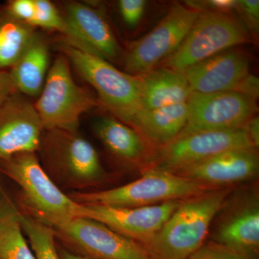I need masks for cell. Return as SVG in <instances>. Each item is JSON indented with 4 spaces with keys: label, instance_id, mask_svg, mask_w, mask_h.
Masks as SVG:
<instances>
[{
    "label": "cell",
    "instance_id": "cell-32",
    "mask_svg": "<svg viewBox=\"0 0 259 259\" xmlns=\"http://www.w3.org/2000/svg\"><path fill=\"white\" fill-rule=\"evenodd\" d=\"M235 91L257 99L259 92L258 78L250 74L247 75Z\"/></svg>",
    "mask_w": 259,
    "mask_h": 259
},
{
    "label": "cell",
    "instance_id": "cell-2",
    "mask_svg": "<svg viewBox=\"0 0 259 259\" xmlns=\"http://www.w3.org/2000/svg\"><path fill=\"white\" fill-rule=\"evenodd\" d=\"M37 152L44 169L59 187L82 190L106 180L96 149L77 131H44Z\"/></svg>",
    "mask_w": 259,
    "mask_h": 259
},
{
    "label": "cell",
    "instance_id": "cell-15",
    "mask_svg": "<svg viewBox=\"0 0 259 259\" xmlns=\"http://www.w3.org/2000/svg\"><path fill=\"white\" fill-rule=\"evenodd\" d=\"M258 167L256 148H241L224 151L175 174L215 189L254 177Z\"/></svg>",
    "mask_w": 259,
    "mask_h": 259
},
{
    "label": "cell",
    "instance_id": "cell-5",
    "mask_svg": "<svg viewBox=\"0 0 259 259\" xmlns=\"http://www.w3.org/2000/svg\"><path fill=\"white\" fill-rule=\"evenodd\" d=\"M36 153H19L0 161V172L23 191V211L34 218L76 217L79 203L51 180Z\"/></svg>",
    "mask_w": 259,
    "mask_h": 259
},
{
    "label": "cell",
    "instance_id": "cell-9",
    "mask_svg": "<svg viewBox=\"0 0 259 259\" xmlns=\"http://www.w3.org/2000/svg\"><path fill=\"white\" fill-rule=\"evenodd\" d=\"M200 13L187 5L171 7L157 26L129 48L124 59L127 73L139 76L156 68L180 47Z\"/></svg>",
    "mask_w": 259,
    "mask_h": 259
},
{
    "label": "cell",
    "instance_id": "cell-14",
    "mask_svg": "<svg viewBox=\"0 0 259 259\" xmlns=\"http://www.w3.org/2000/svg\"><path fill=\"white\" fill-rule=\"evenodd\" d=\"M250 61L234 48L219 53L182 71L194 93L235 91L249 74Z\"/></svg>",
    "mask_w": 259,
    "mask_h": 259
},
{
    "label": "cell",
    "instance_id": "cell-30",
    "mask_svg": "<svg viewBox=\"0 0 259 259\" xmlns=\"http://www.w3.org/2000/svg\"><path fill=\"white\" fill-rule=\"evenodd\" d=\"M243 15L248 28L254 35L258 32V0H239L238 9Z\"/></svg>",
    "mask_w": 259,
    "mask_h": 259
},
{
    "label": "cell",
    "instance_id": "cell-12",
    "mask_svg": "<svg viewBox=\"0 0 259 259\" xmlns=\"http://www.w3.org/2000/svg\"><path fill=\"white\" fill-rule=\"evenodd\" d=\"M181 202L168 201L139 207L79 203L76 217L95 220L142 245L161 229Z\"/></svg>",
    "mask_w": 259,
    "mask_h": 259
},
{
    "label": "cell",
    "instance_id": "cell-23",
    "mask_svg": "<svg viewBox=\"0 0 259 259\" xmlns=\"http://www.w3.org/2000/svg\"><path fill=\"white\" fill-rule=\"evenodd\" d=\"M34 27L8 15L0 20V69L13 67L31 44Z\"/></svg>",
    "mask_w": 259,
    "mask_h": 259
},
{
    "label": "cell",
    "instance_id": "cell-4",
    "mask_svg": "<svg viewBox=\"0 0 259 259\" xmlns=\"http://www.w3.org/2000/svg\"><path fill=\"white\" fill-rule=\"evenodd\" d=\"M60 49L81 77L96 90L100 103L117 120L131 125L141 109L139 76L122 72L105 59L67 42L61 44Z\"/></svg>",
    "mask_w": 259,
    "mask_h": 259
},
{
    "label": "cell",
    "instance_id": "cell-13",
    "mask_svg": "<svg viewBox=\"0 0 259 259\" xmlns=\"http://www.w3.org/2000/svg\"><path fill=\"white\" fill-rule=\"evenodd\" d=\"M44 131L34 105L13 94L0 107V161L19 153H37Z\"/></svg>",
    "mask_w": 259,
    "mask_h": 259
},
{
    "label": "cell",
    "instance_id": "cell-18",
    "mask_svg": "<svg viewBox=\"0 0 259 259\" xmlns=\"http://www.w3.org/2000/svg\"><path fill=\"white\" fill-rule=\"evenodd\" d=\"M141 80V109L149 110L187 102L192 93L190 83L180 71L156 67L139 75Z\"/></svg>",
    "mask_w": 259,
    "mask_h": 259
},
{
    "label": "cell",
    "instance_id": "cell-7",
    "mask_svg": "<svg viewBox=\"0 0 259 259\" xmlns=\"http://www.w3.org/2000/svg\"><path fill=\"white\" fill-rule=\"evenodd\" d=\"M69 66L64 55L56 59L34 105L44 131L76 132L81 115L97 105L93 95L75 83Z\"/></svg>",
    "mask_w": 259,
    "mask_h": 259
},
{
    "label": "cell",
    "instance_id": "cell-17",
    "mask_svg": "<svg viewBox=\"0 0 259 259\" xmlns=\"http://www.w3.org/2000/svg\"><path fill=\"white\" fill-rule=\"evenodd\" d=\"M231 211L218 226L215 243L255 259L259 248L258 199H248Z\"/></svg>",
    "mask_w": 259,
    "mask_h": 259
},
{
    "label": "cell",
    "instance_id": "cell-25",
    "mask_svg": "<svg viewBox=\"0 0 259 259\" xmlns=\"http://www.w3.org/2000/svg\"><path fill=\"white\" fill-rule=\"evenodd\" d=\"M35 14L32 26L41 27L61 32L66 38L69 35V25L65 17L49 0H34Z\"/></svg>",
    "mask_w": 259,
    "mask_h": 259
},
{
    "label": "cell",
    "instance_id": "cell-3",
    "mask_svg": "<svg viewBox=\"0 0 259 259\" xmlns=\"http://www.w3.org/2000/svg\"><path fill=\"white\" fill-rule=\"evenodd\" d=\"M214 190L171 172L153 168L127 185L97 192H76L70 197L79 204L139 207L186 199Z\"/></svg>",
    "mask_w": 259,
    "mask_h": 259
},
{
    "label": "cell",
    "instance_id": "cell-28",
    "mask_svg": "<svg viewBox=\"0 0 259 259\" xmlns=\"http://www.w3.org/2000/svg\"><path fill=\"white\" fill-rule=\"evenodd\" d=\"M146 2L144 0H120L119 9L125 23L136 26L144 15Z\"/></svg>",
    "mask_w": 259,
    "mask_h": 259
},
{
    "label": "cell",
    "instance_id": "cell-33",
    "mask_svg": "<svg viewBox=\"0 0 259 259\" xmlns=\"http://www.w3.org/2000/svg\"><path fill=\"white\" fill-rule=\"evenodd\" d=\"M244 127L252 144L253 145L255 148H258L259 144L258 117H255V116L252 117L247 122Z\"/></svg>",
    "mask_w": 259,
    "mask_h": 259
},
{
    "label": "cell",
    "instance_id": "cell-8",
    "mask_svg": "<svg viewBox=\"0 0 259 259\" xmlns=\"http://www.w3.org/2000/svg\"><path fill=\"white\" fill-rule=\"evenodd\" d=\"M248 40L244 28L231 15L202 12L180 47L162 65L182 72L191 66Z\"/></svg>",
    "mask_w": 259,
    "mask_h": 259
},
{
    "label": "cell",
    "instance_id": "cell-22",
    "mask_svg": "<svg viewBox=\"0 0 259 259\" xmlns=\"http://www.w3.org/2000/svg\"><path fill=\"white\" fill-rule=\"evenodd\" d=\"M20 214L0 189V259H36L24 236Z\"/></svg>",
    "mask_w": 259,
    "mask_h": 259
},
{
    "label": "cell",
    "instance_id": "cell-16",
    "mask_svg": "<svg viewBox=\"0 0 259 259\" xmlns=\"http://www.w3.org/2000/svg\"><path fill=\"white\" fill-rule=\"evenodd\" d=\"M65 19L69 30L65 42L106 61L120 54V47L110 25L96 10L82 3H71Z\"/></svg>",
    "mask_w": 259,
    "mask_h": 259
},
{
    "label": "cell",
    "instance_id": "cell-26",
    "mask_svg": "<svg viewBox=\"0 0 259 259\" xmlns=\"http://www.w3.org/2000/svg\"><path fill=\"white\" fill-rule=\"evenodd\" d=\"M186 259H250L227 247L212 242L203 245Z\"/></svg>",
    "mask_w": 259,
    "mask_h": 259
},
{
    "label": "cell",
    "instance_id": "cell-19",
    "mask_svg": "<svg viewBox=\"0 0 259 259\" xmlns=\"http://www.w3.org/2000/svg\"><path fill=\"white\" fill-rule=\"evenodd\" d=\"M187 117V102H182L153 110H140L130 126L144 139L163 147L180 136Z\"/></svg>",
    "mask_w": 259,
    "mask_h": 259
},
{
    "label": "cell",
    "instance_id": "cell-20",
    "mask_svg": "<svg viewBox=\"0 0 259 259\" xmlns=\"http://www.w3.org/2000/svg\"><path fill=\"white\" fill-rule=\"evenodd\" d=\"M94 131L109 151L122 161L136 163L146 156L147 146L144 138L115 117H100L95 122Z\"/></svg>",
    "mask_w": 259,
    "mask_h": 259
},
{
    "label": "cell",
    "instance_id": "cell-11",
    "mask_svg": "<svg viewBox=\"0 0 259 259\" xmlns=\"http://www.w3.org/2000/svg\"><path fill=\"white\" fill-rule=\"evenodd\" d=\"M249 147L255 148L245 127L199 131L180 136L163 146L155 168L175 174L224 151Z\"/></svg>",
    "mask_w": 259,
    "mask_h": 259
},
{
    "label": "cell",
    "instance_id": "cell-34",
    "mask_svg": "<svg viewBox=\"0 0 259 259\" xmlns=\"http://www.w3.org/2000/svg\"><path fill=\"white\" fill-rule=\"evenodd\" d=\"M58 252H59V258L60 259H95L76 254V253L69 251V250L62 248H58Z\"/></svg>",
    "mask_w": 259,
    "mask_h": 259
},
{
    "label": "cell",
    "instance_id": "cell-1",
    "mask_svg": "<svg viewBox=\"0 0 259 259\" xmlns=\"http://www.w3.org/2000/svg\"><path fill=\"white\" fill-rule=\"evenodd\" d=\"M227 190H211L184 199L161 229L143 243L152 259H186L204 245L222 209Z\"/></svg>",
    "mask_w": 259,
    "mask_h": 259
},
{
    "label": "cell",
    "instance_id": "cell-27",
    "mask_svg": "<svg viewBox=\"0 0 259 259\" xmlns=\"http://www.w3.org/2000/svg\"><path fill=\"white\" fill-rule=\"evenodd\" d=\"M7 10L11 18L32 26L35 14L34 0H13L8 3Z\"/></svg>",
    "mask_w": 259,
    "mask_h": 259
},
{
    "label": "cell",
    "instance_id": "cell-24",
    "mask_svg": "<svg viewBox=\"0 0 259 259\" xmlns=\"http://www.w3.org/2000/svg\"><path fill=\"white\" fill-rule=\"evenodd\" d=\"M20 221L35 258L60 259L56 237L50 227L24 211H20Z\"/></svg>",
    "mask_w": 259,
    "mask_h": 259
},
{
    "label": "cell",
    "instance_id": "cell-10",
    "mask_svg": "<svg viewBox=\"0 0 259 259\" xmlns=\"http://www.w3.org/2000/svg\"><path fill=\"white\" fill-rule=\"evenodd\" d=\"M256 100L236 91L209 94L192 92L187 101V123L178 137L199 131L244 127L255 116Z\"/></svg>",
    "mask_w": 259,
    "mask_h": 259
},
{
    "label": "cell",
    "instance_id": "cell-21",
    "mask_svg": "<svg viewBox=\"0 0 259 259\" xmlns=\"http://www.w3.org/2000/svg\"><path fill=\"white\" fill-rule=\"evenodd\" d=\"M49 60L47 44L36 34L10 72L17 91L30 97L39 96L49 72Z\"/></svg>",
    "mask_w": 259,
    "mask_h": 259
},
{
    "label": "cell",
    "instance_id": "cell-6",
    "mask_svg": "<svg viewBox=\"0 0 259 259\" xmlns=\"http://www.w3.org/2000/svg\"><path fill=\"white\" fill-rule=\"evenodd\" d=\"M76 254L95 259H152L144 245L102 223L83 217L35 218Z\"/></svg>",
    "mask_w": 259,
    "mask_h": 259
},
{
    "label": "cell",
    "instance_id": "cell-31",
    "mask_svg": "<svg viewBox=\"0 0 259 259\" xmlns=\"http://www.w3.org/2000/svg\"><path fill=\"white\" fill-rule=\"evenodd\" d=\"M18 93L10 73L0 69V107L13 94Z\"/></svg>",
    "mask_w": 259,
    "mask_h": 259
},
{
    "label": "cell",
    "instance_id": "cell-29",
    "mask_svg": "<svg viewBox=\"0 0 259 259\" xmlns=\"http://www.w3.org/2000/svg\"><path fill=\"white\" fill-rule=\"evenodd\" d=\"M186 5L201 12H218L228 13L231 10L238 9L236 0H208V1H188Z\"/></svg>",
    "mask_w": 259,
    "mask_h": 259
}]
</instances>
